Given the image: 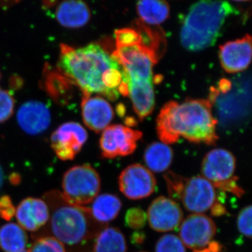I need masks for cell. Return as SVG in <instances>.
Here are the masks:
<instances>
[{
  "mask_svg": "<svg viewBox=\"0 0 252 252\" xmlns=\"http://www.w3.org/2000/svg\"><path fill=\"white\" fill-rule=\"evenodd\" d=\"M135 26L115 31L112 55L124 69L134 111L143 120L155 107L154 67L162 56L165 39L162 32L142 21Z\"/></svg>",
  "mask_w": 252,
  "mask_h": 252,
  "instance_id": "obj_1",
  "label": "cell"
},
{
  "mask_svg": "<svg viewBox=\"0 0 252 252\" xmlns=\"http://www.w3.org/2000/svg\"><path fill=\"white\" fill-rule=\"evenodd\" d=\"M56 67L82 94H95L111 101L128 96L124 69L112 52L99 43L79 48L61 44Z\"/></svg>",
  "mask_w": 252,
  "mask_h": 252,
  "instance_id": "obj_2",
  "label": "cell"
},
{
  "mask_svg": "<svg viewBox=\"0 0 252 252\" xmlns=\"http://www.w3.org/2000/svg\"><path fill=\"white\" fill-rule=\"evenodd\" d=\"M218 121L207 99H189L185 102L170 101L157 117L159 139L166 144H175L180 137L193 143L216 144Z\"/></svg>",
  "mask_w": 252,
  "mask_h": 252,
  "instance_id": "obj_3",
  "label": "cell"
},
{
  "mask_svg": "<svg viewBox=\"0 0 252 252\" xmlns=\"http://www.w3.org/2000/svg\"><path fill=\"white\" fill-rule=\"evenodd\" d=\"M43 199L50 212L47 233L64 246L84 245L105 227L94 220L90 208L69 201L59 190L46 192Z\"/></svg>",
  "mask_w": 252,
  "mask_h": 252,
  "instance_id": "obj_4",
  "label": "cell"
},
{
  "mask_svg": "<svg viewBox=\"0 0 252 252\" xmlns=\"http://www.w3.org/2000/svg\"><path fill=\"white\" fill-rule=\"evenodd\" d=\"M240 11L224 0H199L186 15L180 41L190 51H203L215 44L227 19Z\"/></svg>",
  "mask_w": 252,
  "mask_h": 252,
  "instance_id": "obj_5",
  "label": "cell"
},
{
  "mask_svg": "<svg viewBox=\"0 0 252 252\" xmlns=\"http://www.w3.org/2000/svg\"><path fill=\"white\" fill-rule=\"evenodd\" d=\"M63 194L69 201L84 206L93 203L101 189L98 172L89 164L76 165L64 172Z\"/></svg>",
  "mask_w": 252,
  "mask_h": 252,
  "instance_id": "obj_6",
  "label": "cell"
},
{
  "mask_svg": "<svg viewBox=\"0 0 252 252\" xmlns=\"http://www.w3.org/2000/svg\"><path fill=\"white\" fill-rule=\"evenodd\" d=\"M142 137L141 131L127 126L119 124L109 126L102 131L99 140L102 157L113 159L130 155L135 152L137 142Z\"/></svg>",
  "mask_w": 252,
  "mask_h": 252,
  "instance_id": "obj_7",
  "label": "cell"
},
{
  "mask_svg": "<svg viewBox=\"0 0 252 252\" xmlns=\"http://www.w3.org/2000/svg\"><path fill=\"white\" fill-rule=\"evenodd\" d=\"M88 140L84 126L74 122L61 124L51 136V149L62 160H73Z\"/></svg>",
  "mask_w": 252,
  "mask_h": 252,
  "instance_id": "obj_8",
  "label": "cell"
},
{
  "mask_svg": "<svg viewBox=\"0 0 252 252\" xmlns=\"http://www.w3.org/2000/svg\"><path fill=\"white\" fill-rule=\"evenodd\" d=\"M119 187L126 198L140 200L147 198L154 193L157 180L148 168L141 164H132L121 172Z\"/></svg>",
  "mask_w": 252,
  "mask_h": 252,
  "instance_id": "obj_9",
  "label": "cell"
},
{
  "mask_svg": "<svg viewBox=\"0 0 252 252\" xmlns=\"http://www.w3.org/2000/svg\"><path fill=\"white\" fill-rule=\"evenodd\" d=\"M216 232V225L210 217L203 214H191L181 223L180 236L187 248L200 250L213 240Z\"/></svg>",
  "mask_w": 252,
  "mask_h": 252,
  "instance_id": "obj_10",
  "label": "cell"
},
{
  "mask_svg": "<svg viewBox=\"0 0 252 252\" xmlns=\"http://www.w3.org/2000/svg\"><path fill=\"white\" fill-rule=\"evenodd\" d=\"M180 201L187 211L203 214L217 201L215 186L203 176L187 178Z\"/></svg>",
  "mask_w": 252,
  "mask_h": 252,
  "instance_id": "obj_11",
  "label": "cell"
},
{
  "mask_svg": "<svg viewBox=\"0 0 252 252\" xmlns=\"http://www.w3.org/2000/svg\"><path fill=\"white\" fill-rule=\"evenodd\" d=\"M147 215L149 225L157 232L176 229L182 223L184 217L180 205L171 198L162 195L151 203Z\"/></svg>",
  "mask_w": 252,
  "mask_h": 252,
  "instance_id": "obj_12",
  "label": "cell"
},
{
  "mask_svg": "<svg viewBox=\"0 0 252 252\" xmlns=\"http://www.w3.org/2000/svg\"><path fill=\"white\" fill-rule=\"evenodd\" d=\"M219 58L225 72L230 74L243 72L252 61V36L248 34L222 44Z\"/></svg>",
  "mask_w": 252,
  "mask_h": 252,
  "instance_id": "obj_13",
  "label": "cell"
},
{
  "mask_svg": "<svg viewBox=\"0 0 252 252\" xmlns=\"http://www.w3.org/2000/svg\"><path fill=\"white\" fill-rule=\"evenodd\" d=\"M235 169L236 159L234 155L224 149L210 151L202 161V175L213 185L233 178Z\"/></svg>",
  "mask_w": 252,
  "mask_h": 252,
  "instance_id": "obj_14",
  "label": "cell"
},
{
  "mask_svg": "<svg viewBox=\"0 0 252 252\" xmlns=\"http://www.w3.org/2000/svg\"><path fill=\"white\" fill-rule=\"evenodd\" d=\"M81 107L83 122L94 132H102L114 119L112 105L102 96L83 94Z\"/></svg>",
  "mask_w": 252,
  "mask_h": 252,
  "instance_id": "obj_15",
  "label": "cell"
},
{
  "mask_svg": "<svg viewBox=\"0 0 252 252\" xmlns=\"http://www.w3.org/2000/svg\"><path fill=\"white\" fill-rule=\"evenodd\" d=\"M51 121L49 109L39 101H28L18 109V126L28 135L42 133L49 128Z\"/></svg>",
  "mask_w": 252,
  "mask_h": 252,
  "instance_id": "obj_16",
  "label": "cell"
},
{
  "mask_svg": "<svg viewBox=\"0 0 252 252\" xmlns=\"http://www.w3.org/2000/svg\"><path fill=\"white\" fill-rule=\"evenodd\" d=\"M15 216L23 229L36 232L49 222V206L44 199L29 197L18 205Z\"/></svg>",
  "mask_w": 252,
  "mask_h": 252,
  "instance_id": "obj_17",
  "label": "cell"
},
{
  "mask_svg": "<svg viewBox=\"0 0 252 252\" xmlns=\"http://www.w3.org/2000/svg\"><path fill=\"white\" fill-rule=\"evenodd\" d=\"M56 18L63 27L75 29L89 23L91 11L82 0H62L56 8Z\"/></svg>",
  "mask_w": 252,
  "mask_h": 252,
  "instance_id": "obj_18",
  "label": "cell"
},
{
  "mask_svg": "<svg viewBox=\"0 0 252 252\" xmlns=\"http://www.w3.org/2000/svg\"><path fill=\"white\" fill-rule=\"evenodd\" d=\"M42 84L50 97L60 104L67 102L69 93L74 86L57 67H51L44 68Z\"/></svg>",
  "mask_w": 252,
  "mask_h": 252,
  "instance_id": "obj_19",
  "label": "cell"
},
{
  "mask_svg": "<svg viewBox=\"0 0 252 252\" xmlns=\"http://www.w3.org/2000/svg\"><path fill=\"white\" fill-rule=\"evenodd\" d=\"M122 207V201L117 195L103 193L94 199L90 210L94 220L102 224H106L117 218Z\"/></svg>",
  "mask_w": 252,
  "mask_h": 252,
  "instance_id": "obj_20",
  "label": "cell"
},
{
  "mask_svg": "<svg viewBox=\"0 0 252 252\" xmlns=\"http://www.w3.org/2000/svg\"><path fill=\"white\" fill-rule=\"evenodd\" d=\"M173 150L163 142H153L149 144L144 154L146 165L151 172H165L171 165L173 160Z\"/></svg>",
  "mask_w": 252,
  "mask_h": 252,
  "instance_id": "obj_21",
  "label": "cell"
},
{
  "mask_svg": "<svg viewBox=\"0 0 252 252\" xmlns=\"http://www.w3.org/2000/svg\"><path fill=\"white\" fill-rule=\"evenodd\" d=\"M137 14L140 21L148 26H158L165 22L170 14L165 0H137Z\"/></svg>",
  "mask_w": 252,
  "mask_h": 252,
  "instance_id": "obj_22",
  "label": "cell"
},
{
  "mask_svg": "<svg viewBox=\"0 0 252 252\" xmlns=\"http://www.w3.org/2000/svg\"><path fill=\"white\" fill-rule=\"evenodd\" d=\"M127 249L124 233L116 227H104L94 239V252H126Z\"/></svg>",
  "mask_w": 252,
  "mask_h": 252,
  "instance_id": "obj_23",
  "label": "cell"
},
{
  "mask_svg": "<svg viewBox=\"0 0 252 252\" xmlns=\"http://www.w3.org/2000/svg\"><path fill=\"white\" fill-rule=\"evenodd\" d=\"M27 233L21 225L8 223L0 228V248L5 252H21L26 250Z\"/></svg>",
  "mask_w": 252,
  "mask_h": 252,
  "instance_id": "obj_24",
  "label": "cell"
},
{
  "mask_svg": "<svg viewBox=\"0 0 252 252\" xmlns=\"http://www.w3.org/2000/svg\"><path fill=\"white\" fill-rule=\"evenodd\" d=\"M28 252H67L64 245L50 235L36 237Z\"/></svg>",
  "mask_w": 252,
  "mask_h": 252,
  "instance_id": "obj_25",
  "label": "cell"
},
{
  "mask_svg": "<svg viewBox=\"0 0 252 252\" xmlns=\"http://www.w3.org/2000/svg\"><path fill=\"white\" fill-rule=\"evenodd\" d=\"M163 177L170 198L175 202L180 201L187 178L172 171L166 172Z\"/></svg>",
  "mask_w": 252,
  "mask_h": 252,
  "instance_id": "obj_26",
  "label": "cell"
},
{
  "mask_svg": "<svg viewBox=\"0 0 252 252\" xmlns=\"http://www.w3.org/2000/svg\"><path fill=\"white\" fill-rule=\"evenodd\" d=\"M155 252H187L180 237L174 234L162 235L156 245Z\"/></svg>",
  "mask_w": 252,
  "mask_h": 252,
  "instance_id": "obj_27",
  "label": "cell"
},
{
  "mask_svg": "<svg viewBox=\"0 0 252 252\" xmlns=\"http://www.w3.org/2000/svg\"><path fill=\"white\" fill-rule=\"evenodd\" d=\"M15 99L10 91L0 89V124L9 120L14 112Z\"/></svg>",
  "mask_w": 252,
  "mask_h": 252,
  "instance_id": "obj_28",
  "label": "cell"
},
{
  "mask_svg": "<svg viewBox=\"0 0 252 252\" xmlns=\"http://www.w3.org/2000/svg\"><path fill=\"white\" fill-rule=\"evenodd\" d=\"M147 215L140 207H132L126 212L125 221L129 228L140 230L145 226Z\"/></svg>",
  "mask_w": 252,
  "mask_h": 252,
  "instance_id": "obj_29",
  "label": "cell"
},
{
  "mask_svg": "<svg viewBox=\"0 0 252 252\" xmlns=\"http://www.w3.org/2000/svg\"><path fill=\"white\" fill-rule=\"evenodd\" d=\"M237 226L242 235L252 239V205L244 207L239 212Z\"/></svg>",
  "mask_w": 252,
  "mask_h": 252,
  "instance_id": "obj_30",
  "label": "cell"
},
{
  "mask_svg": "<svg viewBox=\"0 0 252 252\" xmlns=\"http://www.w3.org/2000/svg\"><path fill=\"white\" fill-rule=\"evenodd\" d=\"M16 208L11 197L4 195L0 197V218L9 221L16 215Z\"/></svg>",
  "mask_w": 252,
  "mask_h": 252,
  "instance_id": "obj_31",
  "label": "cell"
},
{
  "mask_svg": "<svg viewBox=\"0 0 252 252\" xmlns=\"http://www.w3.org/2000/svg\"><path fill=\"white\" fill-rule=\"evenodd\" d=\"M238 178L236 176H234L233 178L230 180L225 181L223 182L217 184L215 186V188L220 189V190H224V191L229 192L234 194L239 198H241L245 194V190L242 187H240L238 184Z\"/></svg>",
  "mask_w": 252,
  "mask_h": 252,
  "instance_id": "obj_32",
  "label": "cell"
},
{
  "mask_svg": "<svg viewBox=\"0 0 252 252\" xmlns=\"http://www.w3.org/2000/svg\"><path fill=\"white\" fill-rule=\"evenodd\" d=\"M210 210H211L212 215L215 217L222 216L227 212L225 207L220 202L217 201L214 203V205L210 208Z\"/></svg>",
  "mask_w": 252,
  "mask_h": 252,
  "instance_id": "obj_33",
  "label": "cell"
},
{
  "mask_svg": "<svg viewBox=\"0 0 252 252\" xmlns=\"http://www.w3.org/2000/svg\"><path fill=\"white\" fill-rule=\"evenodd\" d=\"M131 243L136 245H142L146 240V234L144 232L137 230L131 235Z\"/></svg>",
  "mask_w": 252,
  "mask_h": 252,
  "instance_id": "obj_34",
  "label": "cell"
},
{
  "mask_svg": "<svg viewBox=\"0 0 252 252\" xmlns=\"http://www.w3.org/2000/svg\"><path fill=\"white\" fill-rule=\"evenodd\" d=\"M222 248H223V246L219 242L215 241V240H212L208 244V250L210 252H220Z\"/></svg>",
  "mask_w": 252,
  "mask_h": 252,
  "instance_id": "obj_35",
  "label": "cell"
},
{
  "mask_svg": "<svg viewBox=\"0 0 252 252\" xmlns=\"http://www.w3.org/2000/svg\"><path fill=\"white\" fill-rule=\"evenodd\" d=\"M21 0H0V6L7 8L18 4Z\"/></svg>",
  "mask_w": 252,
  "mask_h": 252,
  "instance_id": "obj_36",
  "label": "cell"
},
{
  "mask_svg": "<svg viewBox=\"0 0 252 252\" xmlns=\"http://www.w3.org/2000/svg\"><path fill=\"white\" fill-rule=\"evenodd\" d=\"M59 3V0H42V5L45 9L53 8Z\"/></svg>",
  "mask_w": 252,
  "mask_h": 252,
  "instance_id": "obj_37",
  "label": "cell"
},
{
  "mask_svg": "<svg viewBox=\"0 0 252 252\" xmlns=\"http://www.w3.org/2000/svg\"><path fill=\"white\" fill-rule=\"evenodd\" d=\"M9 181L11 185L16 186L19 185L21 178L18 174H12V175L10 176Z\"/></svg>",
  "mask_w": 252,
  "mask_h": 252,
  "instance_id": "obj_38",
  "label": "cell"
},
{
  "mask_svg": "<svg viewBox=\"0 0 252 252\" xmlns=\"http://www.w3.org/2000/svg\"><path fill=\"white\" fill-rule=\"evenodd\" d=\"M3 182H4V172H3L2 168L0 165V189L2 187Z\"/></svg>",
  "mask_w": 252,
  "mask_h": 252,
  "instance_id": "obj_39",
  "label": "cell"
},
{
  "mask_svg": "<svg viewBox=\"0 0 252 252\" xmlns=\"http://www.w3.org/2000/svg\"><path fill=\"white\" fill-rule=\"evenodd\" d=\"M193 252H210V250L207 248L200 249V250H194Z\"/></svg>",
  "mask_w": 252,
  "mask_h": 252,
  "instance_id": "obj_40",
  "label": "cell"
},
{
  "mask_svg": "<svg viewBox=\"0 0 252 252\" xmlns=\"http://www.w3.org/2000/svg\"><path fill=\"white\" fill-rule=\"evenodd\" d=\"M233 1H250V0H233Z\"/></svg>",
  "mask_w": 252,
  "mask_h": 252,
  "instance_id": "obj_41",
  "label": "cell"
},
{
  "mask_svg": "<svg viewBox=\"0 0 252 252\" xmlns=\"http://www.w3.org/2000/svg\"><path fill=\"white\" fill-rule=\"evenodd\" d=\"M1 72H0V81H1Z\"/></svg>",
  "mask_w": 252,
  "mask_h": 252,
  "instance_id": "obj_42",
  "label": "cell"
},
{
  "mask_svg": "<svg viewBox=\"0 0 252 252\" xmlns=\"http://www.w3.org/2000/svg\"><path fill=\"white\" fill-rule=\"evenodd\" d=\"M21 252H28L27 251V250H24V251Z\"/></svg>",
  "mask_w": 252,
  "mask_h": 252,
  "instance_id": "obj_43",
  "label": "cell"
},
{
  "mask_svg": "<svg viewBox=\"0 0 252 252\" xmlns=\"http://www.w3.org/2000/svg\"></svg>",
  "mask_w": 252,
  "mask_h": 252,
  "instance_id": "obj_44",
  "label": "cell"
}]
</instances>
